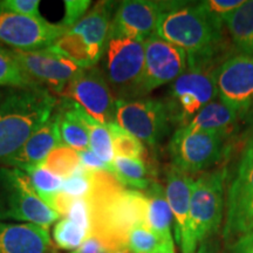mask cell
Instances as JSON below:
<instances>
[{
  "instance_id": "cell-1",
  "label": "cell",
  "mask_w": 253,
  "mask_h": 253,
  "mask_svg": "<svg viewBox=\"0 0 253 253\" xmlns=\"http://www.w3.org/2000/svg\"><path fill=\"white\" fill-rule=\"evenodd\" d=\"M89 171L91 189L86 199L90 210V235L107 250L126 246L130 230L145 221L144 192L126 189L108 171Z\"/></svg>"
},
{
  "instance_id": "cell-2",
  "label": "cell",
  "mask_w": 253,
  "mask_h": 253,
  "mask_svg": "<svg viewBox=\"0 0 253 253\" xmlns=\"http://www.w3.org/2000/svg\"><path fill=\"white\" fill-rule=\"evenodd\" d=\"M56 107L46 88L0 87V161L20 150L34 131L48 120Z\"/></svg>"
},
{
  "instance_id": "cell-3",
  "label": "cell",
  "mask_w": 253,
  "mask_h": 253,
  "mask_svg": "<svg viewBox=\"0 0 253 253\" xmlns=\"http://www.w3.org/2000/svg\"><path fill=\"white\" fill-rule=\"evenodd\" d=\"M223 26L201 2L175 1L158 19L154 34L184 50L188 61L213 60L223 42Z\"/></svg>"
},
{
  "instance_id": "cell-4",
  "label": "cell",
  "mask_w": 253,
  "mask_h": 253,
  "mask_svg": "<svg viewBox=\"0 0 253 253\" xmlns=\"http://www.w3.org/2000/svg\"><path fill=\"white\" fill-rule=\"evenodd\" d=\"M226 168L204 173L194 181L182 253H196L199 245L212 239L224 214V182Z\"/></svg>"
},
{
  "instance_id": "cell-5",
  "label": "cell",
  "mask_w": 253,
  "mask_h": 253,
  "mask_svg": "<svg viewBox=\"0 0 253 253\" xmlns=\"http://www.w3.org/2000/svg\"><path fill=\"white\" fill-rule=\"evenodd\" d=\"M114 8L115 2L99 1L50 47L79 68L95 67L106 49Z\"/></svg>"
},
{
  "instance_id": "cell-6",
  "label": "cell",
  "mask_w": 253,
  "mask_h": 253,
  "mask_svg": "<svg viewBox=\"0 0 253 253\" xmlns=\"http://www.w3.org/2000/svg\"><path fill=\"white\" fill-rule=\"evenodd\" d=\"M213 60L188 61V67L170 86L164 101L170 121L178 128L184 126L197 113L217 96Z\"/></svg>"
},
{
  "instance_id": "cell-7",
  "label": "cell",
  "mask_w": 253,
  "mask_h": 253,
  "mask_svg": "<svg viewBox=\"0 0 253 253\" xmlns=\"http://www.w3.org/2000/svg\"><path fill=\"white\" fill-rule=\"evenodd\" d=\"M0 219L26 221L48 230L60 218L37 195L26 172L15 168L0 169Z\"/></svg>"
},
{
  "instance_id": "cell-8",
  "label": "cell",
  "mask_w": 253,
  "mask_h": 253,
  "mask_svg": "<svg viewBox=\"0 0 253 253\" xmlns=\"http://www.w3.org/2000/svg\"><path fill=\"white\" fill-rule=\"evenodd\" d=\"M102 56V73L116 100L140 96L144 72V41L109 38Z\"/></svg>"
},
{
  "instance_id": "cell-9",
  "label": "cell",
  "mask_w": 253,
  "mask_h": 253,
  "mask_svg": "<svg viewBox=\"0 0 253 253\" xmlns=\"http://www.w3.org/2000/svg\"><path fill=\"white\" fill-rule=\"evenodd\" d=\"M226 138L216 132L177 128L169 143L171 166L188 175L210 169L225 155Z\"/></svg>"
},
{
  "instance_id": "cell-10",
  "label": "cell",
  "mask_w": 253,
  "mask_h": 253,
  "mask_svg": "<svg viewBox=\"0 0 253 253\" xmlns=\"http://www.w3.org/2000/svg\"><path fill=\"white\" fill-rule=\"evenodd\" d=\"M115 122L142 143L157 145L169 132V113L163 101L154 99L116 100Z\"/></svg>"
},
{
  "instance_id": "cell-11",
  "label": "cell",
  "mask_w": 253,
  "mask_h": 253,
  "mask_svg": "<svg viewBox=\"0 0 253 253\" xmlns=\"http://www.w3.org/2000/svg\"><path fill=\"white\" fill-rule=\"evenodd\" d=\"M217 96L238 118L253 113V53L239 52L227 58L216 71Z\"/></svg>"
},
{
  "instance_id": "cell-12",
  "label": "cell",
  "mask_w": 253,
  "mask_h": 253,
  "mask_svg": "<svg viewBox=\"0 0 253 253\" xmlns=\"http://www.w3.org/2000/svg\"><path fill=\"white\" fill-rule=\"evenodd\" d=\"M61 96L74 101L104 126L115 122L116 100L102 71L96 66L79 69L63 89Z\"/></svg>"
},
{
  "instance_id": "cell-13",
  "label": "cell",
  "mask_w": 253,
  "mask_h": 253,
  "mask_svg": "<svg viewBox=\"0 0 253 253\" xmlns=\"http://www.w3.org/2000/svg\"><path fill=\"white\" fill-rule=\"evenodd\" d=\"M253 231V147L243 154L226 198L224 238H239Z\"/></svg>"
},
{
  "instance_id": "cell-14",
  "label": "cell",
  "mask_w": 253,
  "mask_h": 253,
  "mask_svg": "<svg viewBox=\"0 0 253 253\" xmlns=\"http://www.w3.org/2000/svg\"><path fill=\"white\" fill-rule=\"evenodd\" d=\"M68 30L60 24L7 11L0 6V42L13 49L34 50L52 46Z\"/></svg>"
},
{
  "instance_id": "cell-15",
  "label": "cell",
  "mask_w": 253,
  "mask_h": 253,
  "mask_svg": "<svg viewBox=\"0 0 253 253\" xmlns=\"http://www.w3.org/2000/svg\"><path fill=\"white\" fill-rule=\"evenodd\" d=\"M188 67L184 50L153 34L144 41V72L140 87L141 95L176 80Z\"/></svg>"
},
{
  "instance_id": "cell-16",
  "label": "cell",
  "mask_w": 253,
  "mask_h": 253,
  "mask_svg": "<svg viewBox=\"0 0 253 253\" xmlns=\"http://www.w3.org/2000/svg\"><path fill=\"white\" fill-rule=\"evenodd\" d=\"M9 50L20 67L50 93L54 91L61 95L68 82L80 69L50 46L34 50Z\"/></svg>"
},
{
  "instance_id": "cell-17",
  "label": "cell",
  "mask_w": 253,
  "mask_h": 253,
  "mask_svg": "<svg viewBox=\"0 0 253 253\" xmlns=\"http://www.w3.org/2000/svg\"><path fill=\"white\" fill-rule=\"evenodd\" d=\"M175 1L126 0L122 1L113 14L109 38H128L145 41L156 30L158 19Z\"/></svg>"
},
{
  "instance_id": "cell-18",
  "label": "cell",
  "mask_w": 253,
  "mask_h": 253,
  "mask_svg": "<svg viewBox=\"0 0 253 253\" xmlns=\"http://www.w3.org/2000/svg\"><path fill=\"white\" fill-rule=\"evenodd\" d=\"M60 144H62L60 135V120L59 114L54 110L52 116L25 142L20 150L6 160L4 163L27 173L40 167L45 162L50 151Z\"/></svg>"
},
{
  "instance_id": "cell-19",
  "label": "cell",
  "mask_w": 253,
  "mask_h": 253,
  "mask_svg": "<svg viewBox=\"0 0 253 253\" xmlns=\"http://www.w3.org/2000/svg\"><path fill=\"white\" fill-rule=\"evenodd\" d=\"M50 248L48 230L36 224L0 221V253H47Z\"/></svg>"
},
{
  "instance_id": "cell-20",
  "label": "cell",
  "mask_w": 253,
  "mask_h": 253,
  "mask_svg": "<svg viewBox=\"0 0 253 253\" xmlns=\"http://www.w3.org/2000/svg\"><path fill=\"white\" fill-rule=\"evenodd\" d=\"M194 179L188 173L170 166L167 170L166 196L172 212L173 229H175V239L177 244L181 246L184 242L188 224L190 198Z\"/></svg>"
},
{
  "instance_id": "cell-21",
  "label": "cell",
  "mask_w": 253,
  "mask_h": 253,
  "mask_svg": "<svg viewBox=\"0 0 253 253\" xmlns=\"http://www.w3.org/2000/svg\"><path fill=\"white\" fill-rule=\"evenodd\" d=\"M60 120V135L62 144L77 151L89 149L88 130L80 116V106L74 101L62 97L55 107Z\"/></svg>"
},
{
  "instance_id": "cell-22",
  "label": "cell",
  "mask_w": 253,
  "mask_h": 253,
  "mask_svg": "<svg viewBox=\"0 0 253 253\" xmlns=\"http://www.w3.org/2000/svg\"><path fill=\"white\" fill-rule=\"evenodd\" d=\"M238 119V115L229 106L218 99L211 101L199 110L197 115L184 126L190 130L216 132L229 136L235 130Z\"/></svg>"
},
{
  "instance_id": "cell-23",
  "label": "cell",
  "mask_w": 253,
  "mask_h": 253,
  "mask_svg": "<svg viewBox=\"0 0 253 253\" xmlns=\"http://www.w3.org/2000/svg\"><path fill=\"white\" fill-rule=\"evenodd\" d=\"M147 198L144 224L149 229L162 237L164 240H172V212L166 196V189L156 182H153L144 191Z\"/></svg>"
},
{
  "instance_id": "cell-24",
  "label": "cell",
  "mask_w": 253,
  "mask_h": 253,
  "mask_svg": "<svg viewBox=\"0 0 253 253\" xmlns=\"http://www.w3.org/2000/svg\"><path fill=\"white\" fill-rule=\"evenodd\" d=\"M225 25L237 48L243 53H253V0L236 9Z\"/></svg>"
},
{
  "instance_id": "cell-25",
  "label": "cell",
  "mask_w": 253,
  "mask_h": 253,
  "mask_svg": "<svg viewBox=\"0 0 253 253\" xmlns=\"http://www.w3.org/2000/svg\"><path fill=\"white\" fill-rule=\"evenodd\" d=\"M113 175L123 186H130L132 190H147L151 183L144 161L115 156L113 162Z\"/></svg>"
},
{
  "instance_id": "cell-26",
  "label": "cell",
  "mask_w": 253,
  "mask_h": 253,
  "mask_svg": "<svg viewBox=\"0 0 253 253\" xmlns=\"http://www.w3.org/2000/svg\"><path fill=\"white\" fill-rule=\"evenodd\" d=\"M80 116L86 126L89 137V149L103 161L107 166L113 169V162L115 158V153L113 148L112 135L107 128V126L96 121L88 114L86 110L80 107Z\"/></svg>"
},
{
  "instance_id": "cell-27",
  "label": "cell",
  "mask_w": 253,
  "mask_h": 253,
  "mask_svg": "<svg viewBox=\"0 0 253 253\" xmlns=\"http://www.w3.org/2000/svg\"><path fill=\"white\" fill-rule=\"evenodd\" d=\"M32 79L12 55L11 50L0 47V87H37ZM42 87V86H40Z\"/></svg>"
},
{
  "instance_id": "cell-28",
  "label": "cell",
  "mask_w": 253,
  "mask_h": 253,
  "mask_svg": "<svg viewBox=\"0 0 253 253\" xmlns=\"http://www.w3.org/2000/svg\"><path fill=\"white\" fill-rule=\"evenodd\" d=\"M43 166L50 172L61 177L62 179L73 175L81 167L79 151L72 149L65 144H60L55 149L50 151L46 157Z\"/></svg>"
},
{
  "instance_id": "cell-29",
  "label": "cell",
  "mask_w": 253,
  "mask_h": 253,
  "mask_svg": "<svg viewBox=\"0 0 253 253\" xmlns=\"http://www.w3.org/2000/svg\"><path fill=\"white\" fill-rule=\"evenodd\" d=\"M90 236V231L68 217H62L53 229V239L59 249L75 251Z\"/></svg>"
},
{
  "instance_id": "cell-30",
  "label": "cell",
  "mask_w": 253,
  "mask_h": 253,
  "mask_svg": "<svg viewBox=\"0 0 253 253\" xmlns=\"http://www.w3.org/2000/svg\"><path fill=\"white\" fill-rule=\"evenodd\" d=\"M107 128L112 135L115 156L136 158V160L142 161L144 160L145 148L138 138H136L130 132L121 128L116 122L107 125Z\"/></svg>"
},
{
  "instance_id": "cell-31",
  "label": "cell",
  "mask_w": 253,
  "mask_h": 253,
  "mask_svg": "<svg viewBox=\"0 0 253 253\" xmlns=\"http://www.w3.org/2000/svg\"><path fill=\"white\" fill-rule=\"evenodd\" d=\"M27 175L30 176L31 183L33 185V189L36 190L37 195L43 203L49 207L53 197L61 191L63 179L61 177L56 176L55 173L50 172L43 166L31 170L27 172Z\"/></svg>"
},
{
  "instance_id": "cell-32",
  "label": "cell",
  "mask_w": 253,
  "mask_h": 253,
  "mask_svg": "<svg viewBox=\"0 0 253 253\" xmlns=\"http://www.w3.org/2000/svg\"><path fill=\"white\" fill-rule=\"evenodd\" d=\"M166 242L145 224H138L132 227L126 238V248L132 253H153Z\"/></svg>"
},
{
  "instance_id": "cell-33",
  "label": "cell",
  "mask_w": 253,
  "mask_h": 253,
  "mask_svg": "<svg viewBox=\"0 0 253 253\" xmlns=\"http://www.w3.org/2000/svg\"><path fill=\"white\" fill-rule=\"evenodd\" d=\"M90 189V171L81 166L73 175L63 179L61 192L74 199L86 198L89 195Z\"/></svg>"
},
{
  "instance_id": "cell-34",
  "label": "cell",
  "mask_w": 253,
  "mask_h": 253,
  "mask_svg": "<svg viewBox=\"0 0 253 253\" xmlns=\"http://www.w3.org/2000/svg\"><path fill=\"white\" fill-rule=\"evenodd\" d=\"M245 2V0H207L201 5L214 20L221 25H225L226 20L236 9Z\"/></svg>"
},
{
  "instance_id": "cell-35",
  "label": "cell",
  "mask_w": 253,
  "mask_h": 253,
  "mask_svg": "<svg viewBox=\"0 0 253 253\" xmlns=\"http://www.w3.org/2000/svg\"><path fill=\"white\" fill-rule=\"evenodd\" d=\"M91 4L90 0H66L65 1V17L60 25L67 30L77 25L84 15Z\"/></svg>"
},
{
  "instance_id": "cell-36",
  "label": "cell",
  "mask_w": 253,
  "mask_h": 253,
  "mask_svg": "<svg viewBox=\"0 0 253 253\" xmlns=\"http://www.w3.org/2000/svg\"><path fill=\"white\" fill-rule=\"evenodd\" d=\"M0 6L14 13L34 19H43L40 13L39 0H4L0 1Z\"/></svg>"
},
{
  "instance_id": "cell-37",
  "label": "cell",
  "mask_w": 253,
  "mask_h": 253,
  "mask_svg": "<svg viewBox=\"0 0 253 253\" xmlns=\"http://www.w3.org/2000/svg\"><path fill=\"white\" fill-rule=\"evenodd\" d=\"M81 166L93 171H108L113 175V169L95 155L90 149L79 151Z\"/></svg>"
},
{
  "instance_id": "cell-38",
  "label": "cell",
  "mask_w": 253,
  "mask_h": 253,
  "mask_svg": "<svg viewBox=\"0 0 253 253\" xmlns=\"http://www.w3.org/2000/svg\"><path fill=\"white\" fill-rule=\"evenodd\" d=\"M71 253H108V250L96 237L90 235L75 251Z\"/></svg>"
},
{
  "instance_id": "cell-39",
  "label": "cell",
  "mask_w": 253,
  "mask_h": 253,
  "mask_svg": "<svg viewBox=\"0 0 253 253\" xmlns=\"http://www.w3.org/2000/svg\"><path fill=\"white\" fill-rule=\"evenodd\" d=\"M231 253H253V231L237 238L231 248Z\"/></svg>"
},
{
  "instance_id": "cell-40",
  "label": "cell",
  "mask_w": 253,
  "mask_h": 253,
  "mask_svg": "<svg viewBox=\"0 0 253 253\" xmlns=\"http://www.w3.org/2000/svg\"><path fill=\"white\" fill-rule=\"evenodd\" d=\"M196 253H220V251L218 243L213 242L212 239H209L207 242H204L203 244L199 245Z\"/></svg>"
},
{
  "instance_id": "cell-41",
  "label": "cell",
  "mask_w": 253,
  "mask_h": 253,
  "mask_svg": "<svg viewBox=\"0 0 253 253\" xmlns=\"http://www.w3.org/2000/svg\"><path fill=\"white\" fill-rule=\"evenodd\" d=\"M153 253H176L175 246H173V240L166 242L162 246H160V248Z\"/></svg>"
},
{
  "instance_id": "cell-42",
  "label": "cell",
  "mask_w": 253,
  "mask_h": 253,
  "mask_svg": "<svg viewBox=\"0 0 253 253\" xmlns=\"http://www.w3.org/2000/svg\"><path fill=\"white\" fill-rule=\"evenodd\" d=\"M108 253H132L126 246H119V248H114L108 250Z\"/></svg>"
},
{
  "instance_id": "cell-43",
  "label": "cell",
  "mask_w": 253,
  "mask_h": 253,
  "mask_svg": "<svg viewBox=\"0 0 253 253\" xmlns=\"http://www.w3.org/2000/svg\"><path fill=\"white\" fill-rule=\"evenodd\" d=\"M47 253H59L58 251H56V250H55V248H54V246H53L52 245V248H50L49 250H48V252H47Z\"/></svg>"
},
{
  "instance_id": "cell-44",
  "label": "cell",
  "mask_w": 253,
  "mask_h": 253,
  "mask_svg": "<svg viewBox=\"0 0 253 253\" xmlns=\"http://www.w3.org/2000/svg\"><path fill=\"white\" fill-rule=\"evenodd\" d=\"M250 147H253V134H252V140H251V144H250Z\"/></svg>"
}]
</instances>
